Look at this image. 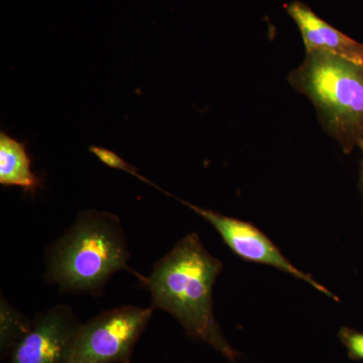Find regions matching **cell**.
Masks as SVG:
<instances>
[{"label": "cell", "mask_w": 363, "mask_h": 363, "mask_svg": "<svg viewBox=\"0 0 363 363\" xmlns=\"http://www.w3.org/2000/svg\"><path fill=\"white\" fill-rule=\"evenodd\" d=\"M33 320L14 309L1 296L0 300V350L1 357L11 355L14 346L30 328Z\"/></svg>", "instance_id": "cell-9"}, {"label": "cell", "mask_w": 363, "mask_h": 363, "mask_svg": "<svg viewBox=\"0 0 363 363\" xmlns=\"http://www.w3.org/2000/svg\"><path fill=\"white\" fill-rule=\"evenodd\" d=\"M362 159L360 161V171H359V189L362 191V198H363V147H362Z\"/></svg>", "instance_id": "cell-12"}, {"label": "cell", "mask_w": 363, "mask_h": 363, "mask_svg": "<svg viewBox=\"0 0 363 363\" xmlns=\"http://www.w3.org/2000/svg\"><path fill=\"white\" fill-rule=\"evenodd\" d=\"M90 152L94 154L106 166L111 167L112 169H121V171L126 172V173L130 174V175L135 176L136 178L140 179V180L150 183V181L145 180L143 177L138 175L136 169L133 167L130 166L123 159H121L118 155L112 150L104 149V147H90Z\"/></svg>", "instance_id": "cell-11"}, {"label": "cell", "mask_w": 363, "mask_h": 363, "mask_svg": "<svg viewBox=\"0 0 363 363\" xmlns=\"http://www.w3.org/2000/svg\"><path fill=\"white\" fill-rule=\"evenodd\" d=\"M154 308L121 306L81 325L70 363H130Z\"/></svg>", "instance_id": "cell-4"}, {"label": "cell", "mask_w": 363, "mask_h": 363, "mask_svg": "<svg viewBox=\"0 0 363 363\" xmlns=\"http://www.w3.org/2000/svg\"><path fill=\"white\" fill-rule=\"evenodd\" d=\"M180 202L209 222L221 236L227 247L241 259L255 262V264H266V266L276 267L279 271L288 272L291 276L309 284L324 295L338 301L337 297L330 291L315 281L311 274H306L294 266L292 262L281 253V250L274 245V241L269 240L266 234L250 222L226 216L212 210L204 209L183 200H180Z\"/></svg>", "instance_id": "cell-5"}, {"label": "cell", "mask_w": 363, "mask_h": 363, "mask_svg": "<svg viewBox=\"0 0 363 363\" xmlns=\"http://www.w3.org/2000/svg\"><path fill=\"white\" fill-rule=\"evenodd\" d=\"M302 35L306 52L322 51L363 64V44L351 39L317 16L309 6L293 1L286 7Z\"/></svg>", "instance_id": "cell-7"}, {"label": "cell", "mask_w": 363, "mask_h": 363, "mask_svg": "<svg viewBox=\"0 0 363 363\" xmlns=\"http://www.w3.org/2000/svg\"><path fill=\"white\" fill-rule=\"evenodd\" d=\"M223 269L197 233H189L157 262L143 285L154 309L169 313L189 337L211 346L231 363L240 353L224 336L213 312V286Z\"/></svg>", "instance_id": "cell-1"}, {"label": "cell", "mask_w": 363, "mask_h": 363, "mask_svg": "<svg viewBox=\"0 0 363 363\" xmlns=\"http://www.w3.org/2000/svg\"><path fill=\"white\" fill-rule=\"evenodd\" d=\"M289 82L311 100L322 128L344 152L363 147V64L330 52H306Z\"/></svg>", "instance_id": "cell-3"}, {"label": "cell", "mask_w": 363, "mask_h": 363, "mask_svg": "<svg viewBox=\"0 0 363 363\" xmlns=\"http://www.w3.org/2000/svg\"><path fill=\"white\" fill-rule=\"evenodd\" d=\"M32 160L25 143L18 142L0 133V184L6 187H20L26 193H33L40 187L39 177L32 171Z\"/></svg>", "instance_id": "cell-8"}, {"label": "cell", "mask_w": 363, "mask_h": 363, "mask_svg": "<svg viewBox=\"0 0 363 363\" xmlns=\"http://www.w3.org/2000/svg\"><path fill=\"white\" fill-rule=\"evenodd\" d=\"M338 338L347 350L351 360H363V332L350 327H342L338 332Z\"/></svg>", "instance_id": "cell-10"}, {"label": "cell", "mask_w": 363, "mask_h": 363, "mask_svg": "<svg viewBox=\"0 0 363 363\" xmlns=\"http://www.w3.org/2000/svg\"><path fill=\"white\" fill-rule=\"evenodd\" d=\"M130 252L121 219L98 210H84L45 250L47 283L60 292L101 295L117 272L128 271L142 283L147 277L130 269Z\"/></svg>", "instance_id": "cell-2"}, {"label": "cell", "mask_w": 363, "mask_h": 363, "mask_svg": "<svg viewBox=\"0 0 363 363\" xmlns=\"http://www.w3.org/2000/svg\"><path fill=\"white\" fill-rule=\"evenodd\" d=\"M80 320L70 306L58 305L33 318L11 353V363H70Z\"/></svg>", "instance_id": "cell-6"}]
</instances>
